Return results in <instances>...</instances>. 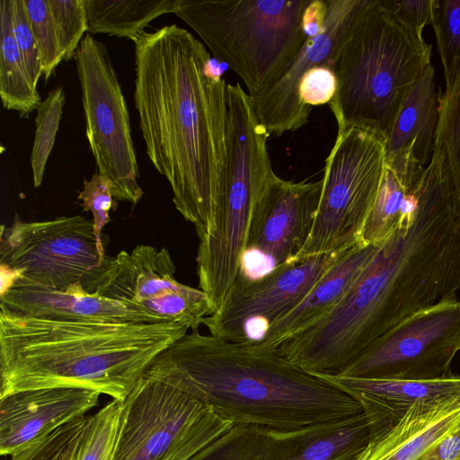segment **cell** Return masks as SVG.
Wrapping results in <instances>:
<instances>
[{
  "label": "cell",
  "mask_w": 460,
  "mask_h": 460,
  "mask_svg": "<svg viewBox=\"0 0 460 460\" xmlns=\"http://www.w3.org/2000/svg\"><path fill=\"white\" fill-rule=\"evenodd\" d=\"M134 101L146 154L199 240L208 233L226 170V85L204 44L176 24L141 31Z\"/></svg>",
  "instance_id": "obj_1"
},
{
  "label": "cell",
  "mask_w": 460,
  "mask_h": 460,
  "mask_svg": "<svg viewBox=\"0 0 460 460\" xmlns=\"http://www.w3.org/2000/svg\"><path fill=\"white\" fill-rule=\"evenodd\" d=\"M196 398L236 424L295 431L363 412L350 394L257 341L191 330L143 374Z\"/></svg>",
  "instance_id": "obj_2"
},
{
  "label": "cell",
  "mask_w": 460,
  "mask_h": 460,
  "mask_svg": "<svg viewBox=\"0 0 460 460\" xmlns=\"http://www.w3.org/2000/svg\"><path fill=\"white\" fill-rule=\"evenodd\" d=\"M188 330L173 323L59 321L0 310V398L75 387L122 402Z\"/></svg>",
  "instance_id": "obj_3"
},
{
  "label": "cell",
  "mask_w": 460,
  "mask_h": 460,
  "mask_svg": "<svg viewBox=\"0 0 460 460\" xmlns=\"http://www.w3.org/2000/svg\"><path fill=\"white\" fill-rule=\"evenodd\" d=\"M431 49L374 0L333 66L337 90L329 104L338 129L361 128L385 143L410 92L431 65Z\"/></svg>",
  "instance_id": "obj_4"
},
{
  "label": "cell",
  "mask_w": 460,
  "mask_h": 460,
  "mask_svg": "<svg viewBox=\"0 0 460 460\" xmlns=\"http://www.w3.org/2000/svg\"><path fill=\"white\" fill-rule=\"evenodd\" d=\"M226 170L211 227L199 240L197 274L218 311L238 279L253 208L274 173L267 149L269 134L259 122L251 96L239 83L226 85Z\"/></svg>",
  "instance_id": "obj_5"
},
{
  "label": "cell",
  "mask_w": 460,
  "mask_h": 460,
  "mask_svg": "<svg viewBox=\"0 0 460 460\" xmlns=\"http://www.w3.org/2000/svg\"><path fill=\"white\" fill-rule=\"evenodd\" d=\"M310 0H178L174 14L201 38L213 56L243 80L252 97L276 83L309 34Z\"/></svg>",
  "instance_id": "obj_6"
},
{
  "label": "cell",
  "mask_w": 460,
  "mask_h": 460,
  "mask_svg": "<svg viewBox=\"0 0 460 460\" xmlns=\"http://www.w3.org/2000/svg\"><path fill=\"white\" fill-rule=\"evenodd\" d=\"M384 142L355 127L338 129L325 160L321 197L309 237L295 261L359 243L385 170Z\"/></svg>",
  "instance_id": "obj_7"
},
{
  "label": "cell",
  "mask_w": 460,
  "mask_h": 460,
  "mask_svg": "<svg viewBox=\"0 0 460 460\" xmlns=\"http://www.w3.org/2000/svg\"><path fill=\"white\" fill-rule=\"evenodd\" d=\"M85 134L98 172L113 184L112 196L133 206L144 191L131 136L129 112L105 45L87 33L75 52Z\"/></svg>",
  "instance_id": "obj_8"
},
{
  "label": "cell",
  "mask_w": 460,
  "mask_h": 460,
  "mask_svg": "<svg viewBox=\"0 0 460 460\" xmlns=\"http://www.w3.org/2000/svg\"><path fill=\"white\" fill-rule=\"evenodd\" d=\"M169 251L139 244L130 252L105 255L82 282L89 293L119 301L128 309L160 323H173L195 330L210 314L207 295L175 279Z\"/></svg>",
  "instance_id": "obj_9"
},
{
  "label": "cell",
  "mask_w": 460,
  "mask_h": 460,
  "mask_svg": "<svg viewBox=\"0 0 460 460\" xmlns=\"http://www.w3.org/2000/svg\"><path fill=\"white\" fill-rule=\"evenodd\" d=\"M0 255L2 281L20 279L55 289L82 284L105 257L93 220L79 215L2 226Z\"/></svg>",
  "instance_id": "obj_10"
},
{
  "label": "cell",
  "mask_w": 460,
  "mask_h": 460,
  "mask_svg": "<svg viewBox=\"0 0 460 460\" xmlns=\"http://www.w3.org/2000/svg\"><path fill=\"white\" fill-rule=\"evenodd\" d=\"M460 350V301L444 299L411 315L349 366L344 376L422 380L452 374Z\"/></svg>",
  "instance_id": "obj_11"
},
{
  "label": "cell",
  "mask_w": 460,
  "mask_h": 460,
  "mask_svg": "<svg viewBox=\"0 0 460 460\" xmlns=\"http://www.w3.org/2000/svg\"><path fill=\"white\" fill-rule=\"evenodd\" d=\"M371 437L364 412L295 431L236 424L188 460H354Z\"/></svg>",
  "instance_id": "obj_12"
},
{
  "label": "cell",
  "mask_w": 460,
  "mask_h": 460,
  "mask_svg": "<svg viewBox=\"0 0 460 460\" xmlns=\"http://www.w3.org/2000/svg\"><path fill=\"white\" fill-rule=\"evenodd\" d=\"M349 250V249H348ZM307 257L271 269L252 280H236L223 306L202 320L209 334L245 341L246 327L266 328L294 309L348 251Z\"/></svg>",
  "instance_id": "obj_13"
},
{
  "label": "cell",
  "mask_w": 460,
  "mask_h": 460,
  "mask_svg": "<svg viewBox=\"0 0 460 460\" xmlns=\"http://www.w3.org/2000/svg\"><path fill=\"white\" fill-rule=\"evenodd\" d=\"M121 404L113 460H161L214 411L175 387L144 376Z\"/></svg>",
  "instance_id": "obj_14"
},
{
  "label": "cell",
  "mask_w": 460,
  "mask_h": 460,
  "mask_svg": "<svg viewBox=\"0 0 460 460\" xmlns=\"http://www.w3.org/2000/svg\"><path fill=\"white\" fill-rule=\"evenodd\" d=\"M374 0H327L322 31L307 39L298 54L271 86L252 102L259 122L267 133L277 137L305 126L312 107L301 102L298 85L302 76L315 66L332 67L337 56L355 26Z\"/></svg>",
  "instance_id": "obj_15"
},
{
  "label": "cell",
  "mask_w": 460,
  "mask_h": 460,
  "mask_svg": "<svg viewBox=\"0 0 460 460\" xmlns=\"http://www.w3.org/2000/svg\"><path fill=\"white\" fill-rule=\"evenodd\" d=\"M322 187V180L295 182L274 172L253 208L244 255L259 252L271 269L294 261L311 233Z\"/></svg>",
  "instance_id": "obj_16"
},
{
  "label": "cell",
  "mask_w": 460,
  "mask_h": 460,
  "mask_svg": "<svg viewBox=\"0 0 460 460\" xmlns=\"http://www.w3.org/2000/svg\"><path fill=\"white\" fill-rule=\"evenodd\" d=\"M102 394L75 387L26 390L0 398V454L15 455L36 439L85 416Z\"/></svg>",
  "instance_id": "obj_17"
},
{
  "label": "cell",
  "mask_w": 460,
  "mask_h": 460,
  "mask_svg": "<svg viewBox=\"0 0 460 460\" xmlns=\"http://www.w3.org/2000/svg\"><path fill=\"white\" fill-rule=\"evenodd\" d=\"M439 96L435 70L429 66L406 98L384 143L385 164L407 195L419 187L436 145Z\"/></svg>",
  "instance_id": "obj_18"
},
{
  "label": "cell",
  "mask_w": 460,
  "mask_h": 460,
  "mask_svg": "<svg viewBox=\"0 0 460 460\" xmlns=\"http://www.w3.org/2000/svg\"><path fill=\"white\" fill-rule=\"evenodd\" d=\"M0 310L59 321L160 323L119 301L89 293L82 284L55 289L20 279L2 281Z\"/></svg>",
  "instance_id": "obj_19"
},
{
  "label": "cell",
  "mask_w": 460,
  "mask_h": 460,
  "mask_svg": "<svg viewBox=\"0 0 460 460\" xmlns=\"http://www.w3.org/2000/svg\"><path fill=\"white\" fill-rule=\"evenodd\" d=\"M460 429V396L421 400L394 424L371 438L354 460H417Z\"/></svg>",
  "instance_id": "obj_20"
},
{
  "label": "cell",
  "mask_w": 460,
  "mask_h": 460,
  "mask_svg": "<svg viewBox=\"0 0 460 460\" xmlns=\"http://www.w3.org/2000/svg\"><path fill=\"white\" fill-rule=\"evenodd\" d=\"M354 397L367 415L372 437L397 422L421 400L460 396V376L422 380L320 376Z\"/></svg>",
  "instance_id": "obj_21"
},
{
  "label": "cell",
  "mask_w": 460,
  "mask_h": 460,
  "mask_svg": "<svg viewBox=\"0 0 460 460\" xmlns=\"http://www.w3.org/2000/svg\"><path fill=\"white\" fill-rule=\"evenodd\" d=\"M380 245L359 243L349 249L304 300L268 326L257 341L277 347L324 318L344 298Z\"/></svg>",
  "instance_id": "obj_22"
},
{
  "label": "cell",
  "mask_w": 460,
  "mask_h": 460,
  "mask_svg": "<svg viewBox=\"0 0 460 460\" xmlns=\"http://www.w3.org/2000/svg\"><path fill=\"white\" fill-rule=\"evenodd\" d=\"M90 33L133 39L154 19L174 13L178 0H84Z\"/></svg>",
  "instance_id": "obj_23"
},
{
  "label": "cell",
  "mask_w": 460,
  "mask_h": 460,
  "mask_svg": "<svg viewBox=\"0 0 460 460\" xmlns=\"http://www.w3.org/2000/svg\"><path fill=\"white\" fill-rule=\"evenodd\" d=\"M0 97L6 110L27 117L40 103L13 31V0L0 1Z\"/></svg>",
  "instance_id": "obj_24"
},
{
  "label": "cell",
  "mask_w": 460,
  "mask_h": 460,
  "mask_svg": "<svg viewBox=\"0 0 460 460\" xmlns=\"http://www.w3.org/2000/svg\"><path fill=\"white\" fill-rule=\"evenodd\" d=\"M413 206V194L407 195L394 173L385 166L378 193L363 226L359 243L382 244L407 217Z\"/></svg>",
  "instance_id": "obj_25"
},
{
  "label": "cell",
  "mask_w": 460,
  "mask_h": 460,
  "mask_svg": "<svg viewBox=\"0 0 460 460\" xmlns=\"http://www.w3.org/2000/svg\"><path fill=\"white\" fill-rule=\"evenodd\" d=\"M121 413V402L112 399L89 416L76 460H113Z\"/></svg>",
  "instance_id": "obj_26"
},
{
  "label": "cell",
  "mask_w": 460,
  "mask_h": 460,
  "mask_svg": "<svg viewBox=\"0 0 460 460\" xmlns=\"http://www.w3.org/2000/svg\"><path fill=\"white\" fill-rule=\"evenodd\" d=\"M431 24L447 90L460 70V0H435Z\"/></svg>",
  "instance_id": "obj_27"
},
{
  "label": "cell",
  "mask_w": 460,
  "mask_h": 460,
  "mask_svg": "<svg viewBox=\"0 0 460 460\" xmlns=\"http://www.w3.org/2000/svg\"><path fill=\"white\" fill-rule=\"evenodd\" d=\"M66 94L61 86L50 91L37 107L35 137L31 155L33 185L40 187L58 129Z\"/></svg>",
  "instance_id": "obj_28"
},
{
  "label": "cell",
  "mask_w": 460,
  "mask_h": 460,
  "mask_svg": "<svg viewBox=\"0 0 460 460\" xmlns=\"http://www.w3.org/2000/svg\"><path fill=\"white\" fill-rule=\"evenodd\" d=\"M436 144L445 154L460 197V70L450 88L439 96Z\"/></svg>",
  "instance_id": "obj_29"
},
{
  "label": "cell",
  "mask_w": 460,
  "mask_h": 460,
  "mask_svg": "<svg viewBox=\"0 0 460 460\" xmlns=\"http://www.w3.org/2000/svg\"><path fill=\"white\" fill-rule=\"evenodd\" d=\"M89 420L84 416L72 420L32 442L11 460H76Z\"/></svg>",
  "instance_id": "obj_30"
},
{
  "label": "cell",
  "mask_w": 460,
  "mask_h": 460,
  "mask_svg": "<svg viewBox=\"0 0 460 460\" xmlns=\"http://www.w3.org/2000/svg\"><path fill=\"white\" fill-rule=\"evenodd\" d=\"M63 60H69L88 31L84 0H47Z\"/></svg>",
  "instance_id": "obj_31"
},
{
  "label": "cell",
  "mask_w": 460,
  "mask_h": 460,
  "mask_svg": "<svg viewBox=\"0 0 460 460\" xmlns=\"http://www.w3.org/2000/svg\"><path fill=\"white\" fill-rule=\"evenodd\" d=\"M31 31L40 50L42 74L47 80L63 60L47 0H23Z\"/></svg>",
  "instance_id": "obj_32"
},
{
  "label": "cell",
  "mask_w": 460,
  "mask_h": 460,
  "mask_svg": "<svg viewBox=\"0 0 460 460\" xmlns=\"http://www.w3.org/2000/svg\"><path fill=\"white\" fill-rule=\"evenodd\" d=\"M112 188V181L98 172L94 173L89 181H84V188L78 194V199L82 200L83 210L90 211L93 215L94 233L102 256H105L102 231L111 220V209H115L117 207L111 192Z\"/></svg>",
  "instance_id": "obj_33"
},
{
  "label": "cell",
  "mask_w": 460,
  "mask_h": 460,
  "mask_svg": "<svg viewBox=\"0 0 460 460\" xmlns=\"http://www.w3.org/2000/svg\"><path fill=\"white\" fill-rule=\"evenodd\" d=\"M234 422L212 411L188 436L161 460H188L234 426Z\"/></svg>",
  "instance_id": "obj_34"
},
{
  "label": "cell",
  "mask_w": 460,
  "mask_h": 460,
  "mask_svg": "<svg viewBox=\"0 0 460 460\" xmlns=\"http://www.w3.org/2000/svg\"><path fill=\"white\" fill-rule=\"evenodd\" d=\"M13 31L30 81L37 89L42 75L41 60L23 0H13Z\"/></svg>",
  "instance_id": "obj_35"
},
{
  "label": "cell",
  "mask_w": 460,
  "mask_h": 460,
  "mask_svg": "<svg viewBox=\"0 0 460 460\" xmlns=\"http://www.w3.org/2000/svg\"><path fill=\"white\" fill-rule=\"evenodd\" d=\"M379 4L415 40L426 42L422 32L431 23L435 0H379Z\"/></svg>",
  "instance_id": "obj_36"
},
{
  "label": "cell",
  "mask_w": 460,
  "mask_h": 460,
  "mask_svg": "<svg viewBox=\"0 0 460 460\" xmlns=\"http://www.w3.org/2000/svg\"><path fill=\"white\" fill-rule=\"evenodd\" d=\"M337 90V77L332 67L315 66L307 71L298 85L301 102L313 107L330 103Z\"/></svg>",
  "instance_id": "obj_37"
},
{
  "label": "cell",
  "mask_w": 460,
  "mask_h": 460,
  "mask_svg": "<svg viewBox=\"0 0 460 460\" xmlns=\"http://www.w3.org/2000/svg\"><path fill=\"white\" fill-rule=\"evenodd\" d=\"M417 460H460V429L437 442Z\"/></svg>",
  "instance_id": "obj_38"
}]
</instances>
